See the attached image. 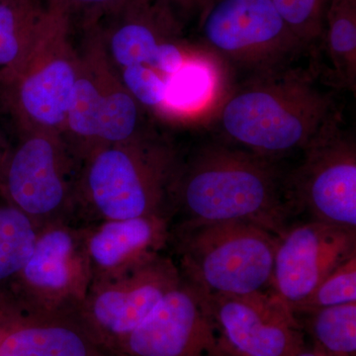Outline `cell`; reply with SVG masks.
<instances>
[{
  "label": "cell",
  "instance_id": "6da1fadb",
  "mask_svg": "<svg viewBox=\"0 0 356 356\" xmlns=\"http://www.w3.org/2000/svg\"><path fill=\"white\" fill-rule=\"evenodd\" d=\"M291 210L286 179L271 159L231 145L182 159L172 187V224L248 222L277 236Z\"/></svg>",
  "mask_w": 356,
  "mask_h": 356
},
{
  "label": "cell",
  "instance_id": "7a4b0ae2",
  "mask_svg": "<svg viewBox=\"0 0 356 356\" xmlns=\"http://www.w3.org/2000/svg\"><path fill=\"white\" fill-rule=\"evenodd\" d=\"M337 115L329 93L292 65L252 74L215 112L231 146L269 159L304 151Z\"/></svg>",
  "mask_w": 356,
  "mask_h": 356
},
{
  "label": "cell",
  "instance_id": "3957f363",
  "mask_svg": "<svg viewBox=\"0 0 356 356\" xmlns=\"http://www.w3.org/2000/svg\"><path fill=\"white\" fill-rule=\"evenodd\" d=\"M182 159L159 136L95 147L81 161L74 224L165 216Z\"/></svg>",
  "mask_w": 356,
  "mask_h": 356
},
{
  "label": "cell",
  "instance_id": "277c9868",
  "mask_svg": "<svg viewBox=\"0 0 356 356\" xmlns=\"http://www.w3.org/2000/svg\"><path fill=\"white\" fill-rule=\"evenodd\" d=\"M72 13L65 0H48L29 49L13 67L0 70V104L21 134L64 133L79 69Z\"/></svg>",
  "mask_w": 356,
  "mask_h": 356
},
{
  "label": "cell",
  "instance_id": "5b68a950",
  "mask_svg": "<svg viewBox=\"0 0 356 356\" xmlns=\"http://www.w3.org/2000/svg\"><path fill=\"white\" fill-rule=\"evenodd\" d=\"M276 238L252 222H175L170 242L182 280L205 295L270 289Z\"/></svg>",
  "mask_w": 356,
  "mask_h": 356
},
{
  "label": "cell",
  "instance_id": "8992f818",
  "mask_svg": "<svg viewBox=\"0 0 356 356\" xmlns=\"http://www.w3.org/2000/svg\"><path fill=\"white\" fill-rule=\"evenodd\" d=\"M81 165L60 134H21L6 154L0 194L39 227L56 222L74 224Z\"/></svg>",
  "mask_w": 356,
  "mask_h": 356
},
{
  "label": "cell",
  "instance_id": "52a82bcc",
  "mask_svg": "<svg viewBox=\"0 0 356 356\" xmlns=\"http://www.w3.org/2000/svg\"><path fill=\"white\" fill-rule=\"evenodd\" d=\"M197 18L199 44L250 76L290 67L307 51L271 0H212Z\"/></svg>",
  "mask_w": 356,
  "mask_h": 356
},
{
  "label": "cell",
  "instance_id": "ba28073f",
  "mask_svg": "<svg viewBox=\"0 0 356 356\" xmlns=\"http://www.w3.org/2000/svg\"><path fill=\"white\" fill-rule=\"evenodd\" d=\"M91 282L81 227L70 222L43 225L11 289L9 313L30 318L72 315L83 305Z\"/></svg>",
  "mask_w": 356,
  "mask_h": 356
},
{
  "label": "cell",
  "instance_id": "9c48e42d",
  "mask_svg": "<svg viewBox=\"0 0 356 356\" xmlns=\"http://www.w3.org/2000/svg\"><path fill=\"white\" fill-rule=\"evenodd\" d=\"M181 280L175 259L161 252L117 277L92 283L74 315L102 350L116 356L124 339Z\"/></svg>",
  "mask_w": 356,
  "mask_h": 356
},
{
  "label": "cell",
  "instance_id": "30bf717a",
  "mask_svg": "<svg viewBox=\"0 0 356 356\" xmlns=\"http://www.w3.org/2000/svg\"><path fill=\"white\" fill-rule=\"evenodd\" d=\"M299 168L286 179L291 208L312 220L356 229V144L339 115L303 151Z\"/></svg>",
  "mask_w": 356,
  "mask_h": 356
},
{
  "label": "cell",
  "instance_id": "8fae6325",
  "mask_svg": "<svg viewBox=\"0 0 356 356\" xmlns=\"http://www.w3.org/2000/svg\"><path fill=\"white\" fill-rule=\"evenodd\" d=\"M222 346L234 356H296L304 331L289 306L273 291L205 295Z\"/></svg>",
  "mask_w": 356,
  "mask_h": 356
},
{
  "label": "cell",
  "instance_id": "7c38bea8",
  "mask_svg": "<svg viewBox=\"0 0 356 356\" xmlns=\"http://www.w3.org/2000/svg\"><path fill=\"white\" fill-rule=\"evenodd\" d=\"M202 292L182 280L119 346L116 356H224Z\"/></svg>",
  "mask_w": 356,
  "mask_h": 356
},
{
  "label": "cell",
  "instance_id": "4fadbf2b",
  "mask_svg": "<svg viewBox=\"0 0 356 356\" xmlns=\"http://www.w3.org/2000/svg\"><path fill=\"white\" fill-rule=\"evenodd\" d=\"M356 254V229L314 221L286 227L276 238L271 289L293 309Z\"/></svg>",
  "mask_w": 356,
  "mask_h": 356
},
{
  "label": "cell",
  "instance_id": "5bb4252c",
  "mask_svg": "<svg viewBox=\"0 0 356 356\" xmlns=\"http://www.w3.org/2000/svg\"><path fill=\"white\" fill-rule=\"evenodd\" d=\"M170 218L144 216L81 226L92 283L111 280L165 252Z\"/></svg>",
  "mask_w": 356,
  "mask_h": 356
},
{
  "label": "cell",
  "instance_id": "9a60e30c",
  "mask_svg": "<svg viewBox=\"0 0 356 356\" xmlns=\"http://www.w3.org/2000/svg\"><path fill=\"white\" fill-rule=\"evenodd\" d=\"M112 18L109 28H103V40L117 72L145 64L165 42L181 36V21L156 0L147 3L131 0Z\"/></svg>",
  "mask_w": 356,
  "mask_h": 356
},
{
  "label": "cell",
  "instance_id": "2e32d148",
  "mask_svg": "<svg viewBox=\"0 0 356 356\" xmlns=\"http://www.w3.org/2000/svg\"><path fill=\"white\" fill-rule=\"evenodd\" d=\"M84 23L86 34L83 48L79 50V69L63 133L81 161L98 146L102 113L99 63L104 49L99 19L86 18Z\"/></svg>",
  "mask_w": 356,
  "mask_h": 356
},
{
  "label": "cell",
  "instance_id": "e0dca14e",
  "mask_svg": "<svg viewBox=\"0 0 356 356\" xmlns=\"http://www.w3.org/2000/svg\"><path fill=\"white\" fill-rule=\"evenodd\" d=\"M108 355L89 336L74 314L50 317L9 316L0 356Z\"/></svg>",
  "mask_w": 356,
  "mask_h": 356
},
{
  "label": "cell",
  "instance_id": "ac0fdd59",
  "mask_svg": "<svg viewBox=\"0 0 356 356\" xmlns=\"http://www.w3.org/2000/svg\"><path fill=\"white\" fill-rule=\"evenodd\" d=\"M227 65L216 56L195 44L181 69L173 74L159 116L179 121L202 118L216 112L228 93Z\"/></svg>",
  "mask_w": 356,
  "mask_h": 356
},
{
  "label": "cell",
  "instance_id": "d6986e66",
  "mask_svg": "<svg viewBox=\"0 0 356 356\" xmlns=\"http://www.w3.org/2000/svg\"><path fill=\"white\" fill-rule=\"evenodd\" d=\"M99 77L102 113L97 147L124 144L152 135L153 133L147 127V110L122 83L105 44L100 58Z\"/></svg>",
  "mask_w": 356,
  "mask_h": 356
},
{
  "label": "cell",
  "instance_id": "ffe728a7",
  "mask_svg": "<svg viewBox=\"0 0 356 356\" xmlns=\"http://www.w3.org/2000/svg\"><path fill=\"white\" fill-rule=\"evenodd\" d=\"M39 229L0 194V308L8 313L11 289L31 254Z\"/></svg>",
  "mask_w": 356,
  "mask_h": 356
},
{
  "label": "cell",
  "instance_id": "44dd1931",
  "mask_svg": "<svg viewBox=\"0 0 356 356\" xmlns=\"http://www.w3.org/2000/svg\"><path fill=\"white\" fill-rule=\"evenodd\" d=\"M331 63L334 81L356 93V0H330L322 43Z\"/></svg>",
  "mask_w": 356,
  "mask_h": 356
},
{
  "label": "cell",
  "instance_id": "7402d4cb",
  "mask_svg": "<svg viewBox=\"0 0 356 356\" xmlns=\"http://www.w3.org/2000/svg\"><path fill=\"white\" fill-rule=\"evenodd\" d=\"M44 10L41 0H0V70L13 67L24 56Z\"/></svg>",
  "mask_w": 356,
  "mask_h": 356
},
{
  "label": "cell",
  "instance_id": "603a6c76",
  "mask_svg": "<svg viewBox=\"0 0 356 356\" xmlns=\"http://www.w3.org/2000/svg\"><path fill=\"white\" fill-rule=\"evenodd\" d=\"M313 344L331 356H356V302L296 315ZM299 320V318H298Z\"/></svg>",
  "mask_w": 356,
  "mask_h": 356
},
{
  "label": "cell",
  "instance_id": "cb8c5ba5",
  "mask_svg": "<svg viewBox=\"0 0 356 356\" xmlns=\"http://www.w3.org/2000/svg\"><path fill=\"white\" fill-rule=\"evenodd\" d=\"M306 51L322 43L325 10L330 0H271Z\"/></svg>",
  "mask_w": 356,
  "mask_h": 356
},
{
  "label": "cell",
  "instance_id": "d4e9b609",
  "mask_svg": "<svg viewBox=\"0 0 356 356\" xmlns=\"http://www.w3.org/2000/svg\"><path fill=\"white\" fill-rule=\"evenodd\" d=\"M356 302V254L343 262L293 309L295 315Z\"/></svg>",
  "mask_w": 356,
  "mask_h": 356
},
{
  "label": "cell",
  "instance_id": "484cf974",
  "mask_svg": "<svg viewBox=\"0 0 356 356\" xmlns=\"http://www.w3.org/2000/svg\"><path fill=\"white\" fill-rule=\"evenodd\" d=\"M74 9H84L86 17H115L127 6L131 0H65Z\"/></svg>",
  "mask_w": 356,
  "mask_h": 356
},
{
  "label": "cell",
  "instance_id": "4316f807",
  "mask_svg": "<svg viewBox=\"0 0 356 356\" xmlns=\"http://www.w3.org/2000/svg\"><path fill=\"white\" fill-rule=\"evenodd\" d=\"M163 6L170 8L178 19L184 23L187 18L196 16L198 17L201 11L205 8L212 0H156Z\"/></svg>",
  "mask_w": 356,
  "mask_h": 356
},
{
  "label": "cell",
  "instance_id": "83f0119b",
  "mask_svg": "<svg viewBox=\"0 0 356 356\" xmlns=\"http://www.w3.org/2000/svg\"><path fill=\"white\" fill-rule=\"evenodd\" d=\"M11 145L6 140V136L0 131V177H1L2 168H3L4 161H6V154L10 149Z\"/></svg>",
  "mask_w": 356,
  "mask_h": 356
},
{
  "label": "cell",
  "instance_id": "f1b7e54d",
  "mask_svg": "<svg viewBox=\"0 0 356 356\" xmlns=\"http://www.w3.org/2000/svg\"><path fill=\"white\" fill-rule=\"evenodd\" d=\"M296 356H331L325 353L324 350H321L320 348L316 346L315 344L308 348V346H304V348L297 353Z\"/></svg>",
  "mask_w": 356,
  "mask_h": 356
},
{
  "label": "cell",
  "instance_id": "f546056e",
  "mask_svg": "<svg viewBox=\"0 0 356 356\" xmlns=\"http://www.w3.org/2000/svg\"><path fill=\"white\" fill-rule=\"evenodd\" d=\"M9 316L10 315L4 316L3 318H0V339L3 337L4 332L6 331Z\"/></svg>",
  "mask_w": 356,
  "mask_h": 356
},
{
  "label": "cell",
  "instance_id": "4dcf8cb0",
  "mask_svg": "<svg viewBox=\"0 0 356 356\" xmlns=\"http://www.w3.org/2000/svg\"><path fill=\"white\" fill-rule=\"evenodd\" d=\"M9 315L8 313L6 310H3V309L0 308V318H3L4 316Z\"/></svg>",
  "mask_w": 356,
  "mask_h": 356
},
{
  "label": "cell",
  "instance_id": "1f68e13d",
  "mask_svg": "<svg viewBox=\"0 0 356 356\" xmlns=\"http://www.w3.org/2000/svg\"><path fill=\"white\" fill-rule=\"evenodd\" d=\"M138 2H144V3H147V2H153L154 0H136Z\"/></svg>",
  "mask_w": 356,
  "mask_h": 356
},
{
  "label": "cell",
  "instance_id": "d6a6232c",
  "mask_svg": "<svg viewBox=\"0 0 356 356\" xmlns=\"http://www.w3.org/2000/svg\"><path fill=\"white\" fill-rule=\"evenodd\" d=\"M224 356H234V355H229V353H226V355H225Z\"/></svg>",
  "mask_w": 356,
  "mask_h": 356
},
{
  "label": "cell",
  "instance_id": "836d02e7",
  "mask_svg": "<svg viewBox=\"0 0 356 356\" xmlns=\"http://www.w3.org/2000/svg\"><path fill=\"white\" fill-rule=\"evenodd\" d=\"M102 356H114V355H102Z\"/></svg>",
  "mask_w": 356,
  "mask_h": 356
}]
</instances>
